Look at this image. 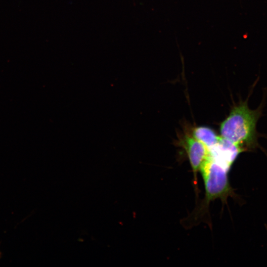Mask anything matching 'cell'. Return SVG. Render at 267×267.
<instances>
[{
    "mask_svg": "<svg viewBox=\"0 0 267 267\" xmlns=\"http://www.w3.org/2000/svg\"><path fill=\"white\" fill-rule=\"evenodd\" d=\"M208 150V157L228 171L239 154L245 151L238 145L221 136L218 142Z\"/></svg>",
    "mask_w": 267,
    "mask_h": 267,
    "instance_id": "3957f363",
    "label": "cell"
},
{
    "mask_svg": "<svg viewBox=\"0 0 267 267\" xmlns=\"http://www.w3.org/2000/svg\"><path fill=\"white\" fill-rule=\"evenodd\" d=\"M262 114V109H250L247 101L241 102L230 111L221 123V136L238 145L245 151L258 147L256 124Z\"/></svg>",
    "mask_w": 267,
    "mask_h": 267,
    "instance_id": "6da1fadb",
    "label": "cell"
},
{
    "mask_svg": "<svg viewBox=\"0 0 267 267\" xmlns=\"http://www.w3.org/2000/svg\"><path fill=\"white\" fill-rule=\"evenodd\" d=\"M205 189V201L208 204L217 198L225 200L233 195L228 178L229 171L208 156L201 167Z\"/></svg>",
    "mask_w": 267,
    "mask_h": 267,
    "instance_id": "7a4b0ae2",
    "label": "cell"
},
{
    "mask_svg": "<svg viewBox=\"0 0 267 267\" xmlns=\"http://www.w3.org/2000/svg\"><path fill=\"white\" fill-rule=\"evenodd\" d=\"M1 257V252H0V258Z\"/></svg>",
    "mask_w": 267,
    "mask_h": 267,
    "instance_id": "8992f818",
    "label": "cell"
},
{
    "mask_svg": "<svg viewBox=\"0 0 267 267\" xmlns=\"http://www.w3.org/2000/svg\"><path fill=\"white\" fill-rule=\"evenodd\" d=\"M191 134L208 149L214 146L220 137L212 129L205 126L194 128Z\"/></svg>",
    "mask_w": 267,
    "mask_h": 267,
    "instance_id": "5b68a950",
    "label": "cell"
},
{
    "mask_svg": "<svg viewBox=\"0 0 267 267\" xmlns=\"http://www.w3.org/2000/svg\"><path fill=\"white\" fill-rule=\"evenodd\" d=\"M181 145L185 150L191 168L196 177L202 164L207 158L209 152L207 148L191 134H186L180 141Z\"/></svg>",
    "mask_w": 267,
    "mask_h": 267,
    "instance_id": "277c9868",
    "label": "cell"
}]
</instances>
